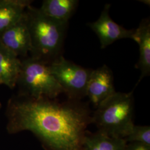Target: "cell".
Here are the masks:
<instances>
[{
    "mask_svg": "<svg viewBox=\"0 0 150 150\" xmlns=\"http://www.w3.org/2000/svg\"><path fill=\"white\" fill-rule=\"evenodd\" d=\"M125 141L137 142L150 147V128L148 126L134 125L130 134Z\"/></svg>",
    "mask_w": 150,
    "mask_h": 150,
    "instance_id": "obj_14",
    "label": "cell"
},
{
    "mask_svg": "<svg viewBox=\"0 0 150 150\" xmlns=\"http://www.w3.org/2000/svg\"><path fill=\"white\" fill-rule=\"evenodd\" d=\"M133 114L134 91L116 92L97 106L92 122L96 125L98 131L125 139L134 126Z\"/></svg>",
    "mask_w": 150,
    "mask_h": 150,
    "instance_id": "obj_2",
    "label": "cell"
},
{
    "mask_svg": "<svg viewBox=\"0 0 150 150\" xmlns=\"http://www.w3.org/2000/svg\"><path fill=\"white\" fill-rule=\"evenodd\" d=\"M110 6L106 4L96 21L87 24L98 36L101 48H106L121 39L134 40V30H127L113 21L110 16Z\"/></svg>",
    "mask_w": 150,
    "mask_h": 150,
    "instance_id": "obj_6",
    "label": "cell"
},
{
    "mask_svg": "<svg viewBox=\"0 0 150 150\" xmlns=\"http://www.w3.org/2000/svg\"><path fill=\"white\" fill-rule=\"evenodd\" d=\"M46 98L16 105L19 127L37 134L53 150H83L86 128L92 122L88 108L79 101L59 103Z\"/></svg>",
    "mask_w": 150,
    "mask_h": 150,
    "instance_id": "obj_1",
    "label": "cell"
},
{
    "mask_svg": "<svg viewBox=\"0 0 150 150\" xmlns=\"http://www.w3.org/2000/svg\"><path fill=\"white\" fill-rule=\"evenodd\" d=\"M134 40L139 46V59L136 68L141 71V76L135 87L145 77L150 75V21L145 18L140 22L139 27L134 30Z\"/></svg>",
    "mask_w": 150,
    "mask_h": 150,
    "instance_id": "obj_9",
    "label": "cell"
},
{
    "mask_svg": "<svg viewBox=\"0 0 150 150\" xmlns=\"http://www.w3.org/2000/svg\"><path fill=\"white\" fill-rule=\"evenodd\" d=\"M26 13L32 42L33 58L44 61L46 59H58L63 47L68 23L51 19L39 10L29 6ZM52 61V62H53ZM45 62V61H44Z\"/></svg>",
    "mask_w": 150,
    "mask_h": 150,
    "instance_id": "obj_3",
    "label": "cell"
},
{
    "mask_svg": "<svg viewBox=\"0 0 150 150\" xmlns=\"http://www.w3.org/2000/svg\"><path fill=\"white\" fill-rule=\"evenodd\" d=\"M115 91L112 71L103 64L96 70H92L86 89V96L95 106H97Z\"/></svg>",
    "mask_w": 150,
    "mask_h": 150,
    "instance_id": "obj_8",
    "label": "cell"
},
{
    "mask_svg": "<svg viewBox=\"0 0 150 150\" xmlns=\"http://www.w3.org/2000/svg\"><path fill=\"white\" fill-rule=\"evenodd\" d=\"M18 80L33 98H54L64 93L49 65L33 57L22 63Z\"/></svg>",
    "mask_w": 150,
    "mask_h": 150,
    "instance_id": "obj_4",
    "label": "cell"
},
{
    "mask_svg": "<svg viewBox=\"0 0 150 150\" xmlns=\"http://www.w3.org/2000/svg\"><path fill=\"white\" fill-rule=\"evenodd\" d=\"M0 44L17 56L31 52L32 42L26 13L19 21L0 33Z\"/></svg>",
    "mask_w": 150,
    "mask_h": 150,
    "instance_id": "obj_7",
    "label": "cell"
},
{
    "mask_svg": "<svg viewBox=\"0 0 150 150\" xmlns=\"http://www.w3.org/2000/svg\"><path fill=\"white\" fill-rule=\"evenodd\" d=\"M126 150H150V147L140 143L132 142L127 145Z\"/></svg>",
    "mask_w": 150,
    "mask_h": 150,
    "instance_id": "obj_15",
    "label": "cell"
},
{
    "mask_svg": "<svg viewBox=\"0 0 150 150\" xmlns=\"http://www.w3.org/2000/svg\"><path fill=\"white\" fill-rule=\"evenodd\" d=\"M50 71L70 100L80 101L86 96L92 69H85L60 56L49 64Z\"/></svg>",
    "mask_w": 150,
    "mask_h": 150,
    "instance_id": "obj_5",
    "label": "cell"
},
{
    "mask_svg": "<svg viewBox=\"0 0 150 150\" xmlns=\"http://www.w3.org/2000/svg\"><path fill=\"white\" fill-rule=\"evenodd\" d=\"M125 139L113 137L100 131L95 134L86 132L83 150H126Z\"/></svg>",
    "mask_w": 150,
    "mask_h": 150,
    "instance_id": "obj_13",
    "label": "cell"
},
{
    "mask_svg": "<svg viewBox=\"0 0 150 150\" xmlns=\"http://www.w3.org/2000/svg\"><path fill=\"white\" fill-rule=\"evenodd\" d=\"M16 54L0 44V83L13 87L21 72L22 63Z\"/></svg>",
    "mask_w": 150,
    "mask_h": 150,
    "instance_id": "obj_10",
    "label": "cell"
},
{
    "mask_svg": "<svg viewBox=\"0 0 150 150\" xmlns=\"http://www.w3.org/2000/svg\"><path fill=\"white\" fill-rule=\"evenodd\" d=\"M79 2L77 0H45L39 10L54 20L68 23L76 10Z\"/></svg>",
    "mask_w": 150,
    "mask_h": 150,
    "instance_id": "obj_11",
    "label": "cell"
},
{
    "mask_svg": "<svg viewBox=\"0 0 150 150\" xmlns=\"http://www.w3.org/2000/svg\"><path fill=\"white\" fill-rule=\"evenodd\" d=\"M28 1H0V33L22 19Z\"/></svg>",
    "mask_w": 150,
    "mask_h": 150,
    "instance_id": "obj_12",
    "label": "cell"
}]
</instances>
